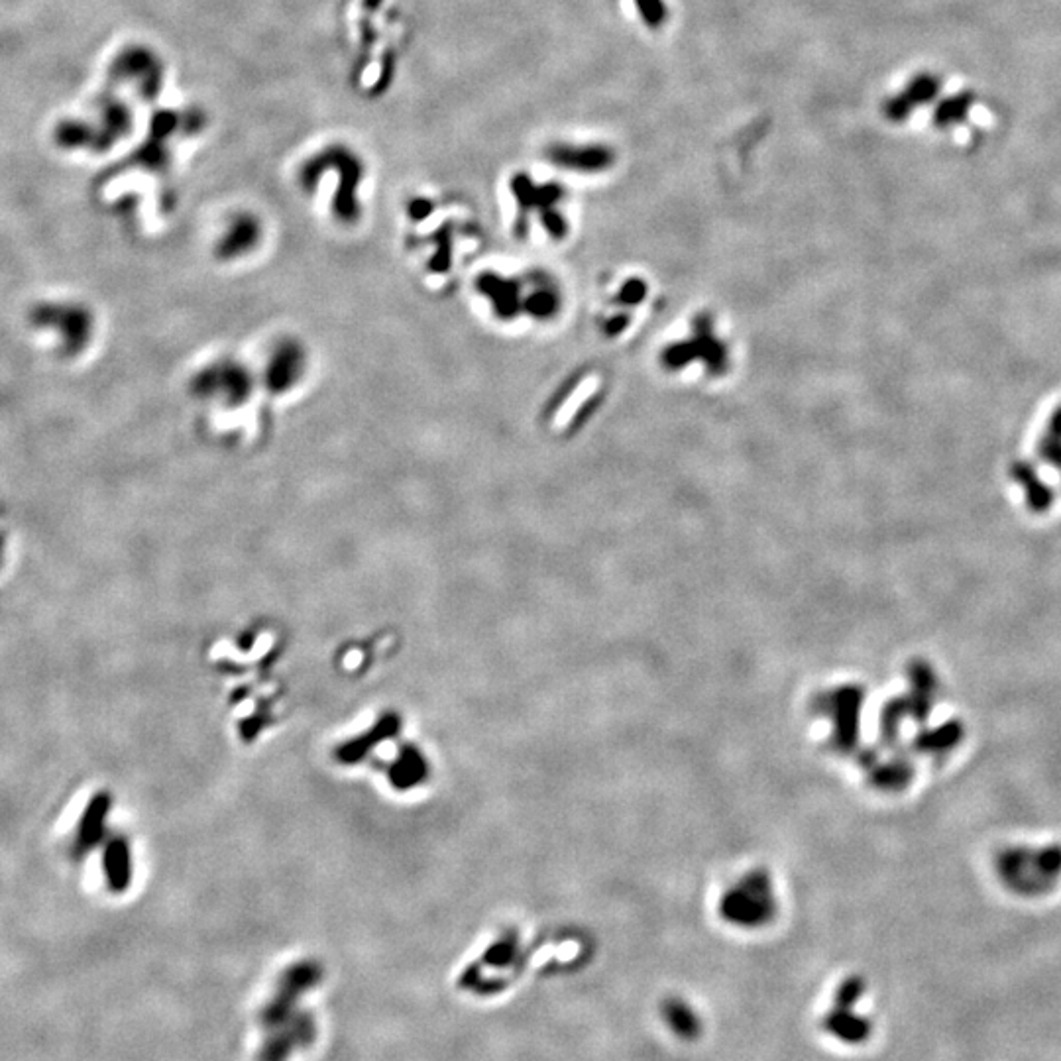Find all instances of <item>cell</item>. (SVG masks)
Returning <instances> with one entry per match:
<instances>
[{"label": "cell", "mask_w": 1061, "mask_h": 1061, "mask_svg": "<svg viewBox=\"0 0 1061 1061\" xmlns=\"http://www.w3.org/2000/svg\"><path fill=\"white\" fill-rule=\"evenodd\" d=\"M107 812H109V798L105 794H99L89 802L77 826V836L73 843L75 853L89 851L101 839L103 830H105Z\"/></svg>", "instance_id": "6"}, {"label": "cell", "mask_w": 1061, "mask_h": 1061, "mask_svg": "<svg viewBox=\"0 0 1061 1061\" xmlns=\"http://www.w3.org/2000/svg\"><path fill=\"white\" fill-rule=\"evenodd\" d=\"M973 101H975L973 93H959L955 97L946 99L934 112V124L938 128H950L957 122H963L965 116L969 114Z\"/></svg>", "instance_id": "8"}, {"label": "cell", "mask_w": 1061, "mask_h": 1061, "mask_svg": "<svg viewBox=\"0 0 1061 1061\" xmlns=\"http://www.w3.org/2000/svg\"><path fill=\"white\" fill-rule=\"evenodd\" d=\"M547 160L555 166L578 171H602L614 166L615 152L604 144H553L547 148Z\"/></svg>", "instance_id": "2"}, {"label": "cell", "mask_w": 1061, "mask_h": 1061, "mask_svg": "<svg viewBox=\"0 0 1061 1061\" xmlns=\"http://www.w3.org/2000/svg\"><path fill=\"white\" fill-rule=\"evenodd\" d=\"M305 368L303 350L295 342H281L272 350L266 366V380L270 388L278 393H285L301 380Z\"/></svg>", "instance_id": "5"}, {"label": "cell", "mask_w": 1061, "mask_h": 1061, "mask_svg": "<svg viewBox=\"0 0 1061 1061\" xmlns=\"http://www.w3.org/2000/svg\"><path fill=\"white\" fill-rule=\"evenodd\" d=\"M105 871L114 891H122L130 879V859L124 841H112L105 851Z\"/></svg>", "instance_id": "7"}, {"label": "cell", "mask_w": 1061, "mask_h": 1061, "mask_svg": "<svg viewBox=\"0 0 1061 1061\" xmlns=\"http://www.w3.org/2000/svg\"><path fill=\"white\" fill-rule=\"evenodd\" d=\"M645 26L657 30L669 20V6L665 0H633Z\"/></svg>", "instance_id": "9"}, {"label": "cell", "mask_w": 1061, "mask_h": 1061, "mask_svg": "<svg viewBox=\"0 0 1061 1061\" xmlns=\"http://www.w3.org/2000/svg\"><path fill=\"white\" fill-rule=\"evenodd\" d=\"M0 557H2V543H0Z\"/></svg>", "instance_id": "10"}, {"label": "cell", "mask_w": 1061, "mask_h": 1061, "mask_svg": "<svg viewBox=\"0 0 1061 1061\" xmlns=\"http://www.w3.org/2000/svg\"><path fill=\"white\" fill-rule=\"evenodd\" d=\"M262 238V224L252 213H236L226 224L219 240V256L223 260H238L258 246Z\"/></svg>", "instance_id": "4"}, {"label": "cell", "mask_w": 1061, "mask_h": 1061, "mask_svg": "<svg viewBox=\"0 0 1061 1061\" xmlns=\"http://www.w3.org/2000/svg\"><path fill=\"white\" fill-rule=\"evenodd\" d=\"M252 372L240 360H215L193 380V395L219 405L246 403L252 393Z\"/></svg>", "instance_id": "1"}, {"label": "cell", "mask_w": 1061, "mask_h": 1061, "mask_svg": "<svg viewBox=\"0 0 1061 1061\" xmlns=\"http://www.w3.org/2000/svg\"><path fill=\"white\" fill-rule=\"evenodd\" d=\"M940 89H942V81L938 77L930 73H920L906 85L904 91H900L898 95H894L893 99H889L883 105V114L893 122H902L914 112L916 107H922L934 101Z\"/></svg>", "instance_id": "3"}]
</instances>
